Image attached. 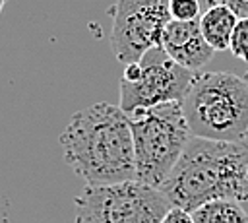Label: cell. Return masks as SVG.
<instances>
[{"label":"cell","mask_w":248,"mask_h":223,"mask_svg":"<svg viewBox=\"0 0 248 223\" xmlns=\"http://www.w3.org/2000/svg\"><path fill=\"white\" fill-rule=\"evenodd\" d=\"M161 47L182 68L200 72L213 56L215 50L202 35L200 21H176L170 19L163 31Z\"/></svg>","instance_id":"obj_8"},{"label":"cell","mask_w":248,"mask_h":223,"mask_svg":"<svg viewBox=\"0 0 248 223\" xmlns=\"http://www.w3.org/2000/svg\"><path fill=\"white\" fill-rule=\"evenodd\" d=\"M198 21H200V29H202L203 39L207 41V45L215 52L229 50L231 37H232V31L236 27V21H238L236 14L229 6L215 4L207 10H203Z\"/></svg>","instance_id":"obj_9"},{"label":"cell","mask_w":248,"mask_h":223,"mask_svg":"<svg viewBox=\"0 0 248 223\" xmlns=\"http://www.w3.org/2000/svg\"><path fill=\"white\" fill-rule=\"evenodd\" d=\"M221 4L229 6L236 14L238 19L240 17H248V0H221Z\"/></svg>","instance_id":"obj_14"},{"label":"cell","mask_w":248,"mask_h":223,"mask_svg":"<svg viewBox=\"0 0 248 223\" xmlns=\"http://www.w3.org/2000/svg\"><path fill=\"white\" fill-rule=\"evenodd\" d=\"M76 223H161L172 204L138 180L85 186L74 200Z\"/></svg>","instance_id":"obj_5"},{"label":"cell","mask_w":248,"mask_h":223,"mask_svg":"<svg viewBox=\"0 0 248 223\" xmlns=\"http://www.w3.org/2000/svg\"><path fill=\"white\" fill-rule=\"evenodd\" d=\"M161 223H194V217H192V211L172 206L165 213V217L161 219Z\"/></svg>","instance_id":"obj_13"},{"label":"cell","mask_w":248,"mask_h":223,"mask_svg":"<svg viewBox=\"0 0 248 223\" xmlns=\"http://www.w3.org/2000/svg\"><path fill=\"white\" fill-rule=\"evenodd\" d=\"M182 111L192 136L215 142L248 138V80L231 72H196Z\"/></svg>","instance_id":"obj_3"},{"label":"cell","mask_w":248,"mask_h":223,"mask_svg":"<svg viewBox=\"0 0 248 223\" xmlns=\"http://www.w3.org/2000/svg\"><path fill=\"white\" fill-rule=\"evenodd\" d=\"M176 207L194 211L213 200H248V143L192 136L159 188Z\"/></svg>","instance_id":"obj_2"},{"label":"cell","mask_w":248,"mask_h":223,"mask_svg":"<svg viewBox=\"0 0 248 223\" xmlns=\"http://www.w3.org/2000/svg\"><path fill=\"white\" fill-rule=\"evenodd\" d=\"M110 16V48L122 64L138 62L149 48L159 47L170 21L169 0H116Z\"/></svg>","instance_id":"obj_7"},{"label":"cell","mask_w":248,"mask_h":223,"mask_svg":"<svg viewBox=\"0 0 248 223\" xmlns=\"http://www.w3.org/2000/svg\"><path fill=\"white\" fill-rule=\"evenodd\" d=\"M138 62L141 66L140 78L136 81L120 80L118 107L126 114L163 103H182L196 72L176 64L161 45L149 48Z\"/></svg>","instance_id":"obj_6"},{"label":"cell","mask_w":248,"mask_h":223,"mask_svg":"<svg viewBox=\"0 0 248 223\" xmlns=\"http://www.w3.org/2000/svg\"><path fill=\"white\" fill-rule=\"evenodd\" d=\"M4 4H6V0H0V16H2V10H4Z\"/></svg>","instance_id":"obj_16"},{"label":"cell","mask_w":248,"mask_h":223,"mask_svg":"<svg viewBox=\"0 0 248 223\" xmlns=\"http://www.w3.org/2000/svg\"><path fill=\"white\" fill-rule=\"evenodd\" d=\"M229 50L234 58L248 64V17H240L231 37Z\"/></svg>","instance_id":"obj_12"},{"label":"cell","mask_w":248,"mask_h":223,"mask_svg":"<svg viewBox=\"0 0 248 223\" xmlns=\"http://www.w3.org/2000/svg\"><path fill=\"white\" fill-rule=\"evenodd\" d=\"M200 2H202V8L203 10H207V8L215 6V4H221V0H200Z\"/></svg>","instance_id":"obj_15"},{"label":"cell","mask_w":248,"mask_h":223,"mask_svg":"<svg viewBox=\"0 0 248 223\" xmlns=\"http://www.w3.org/2000/svg\"><path fill=\"white\" fill-rule=\"evenodd\" d=\"M194 223H248V211L236 200H213L192 211Z\"/></svg>","instance_id":"obj_10"},{"label":"cell","mask_w":248,"mask_h":223,"mask_svg":"<svg viewBox=\"0 0 248 223\" xmlns=\"http://www.w3.org/2000/svg\"><path fill=\"white\" fill-rule=\"evenodd\" d=\"M202 2L200 0H169L170 19L176 21H196L202 16Z\"/></svg>","instance_id":"obj_11"},{"label":"cell","mask_w":248,"mask_h":223,"mask_svg":"<svg viewBox=\"0 0 248 223\" xmlns=\"http://www.w3.org/2000/svg\"><path fill=\"white\" fill-rule=\"evenodd\" d=\"M60 145L66 165L87 186L136 180L132 126L118 105L99 101L74 112Z\"/></svg>","instance_id":"obj_1"},{"label":"cell","mask_w":248,"mask_h":223,"mask_svg":"<svg viewBox=\"0 0 248 223\" xmlns=\"http://www.w3.org/2000/svg\"><path fill=\"white\" fill-rule=\"evenodd\" d=\"M134 138L136 180L161 188L178 163L192 132L180 103H163L128 114Z\"/></svg>","instance_id":"obj_4"}]
</instances>
